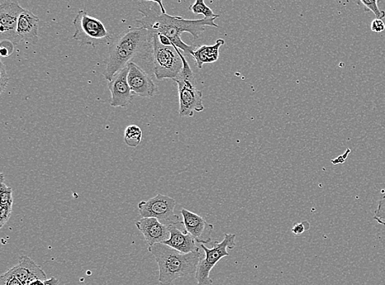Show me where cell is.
I'll list each match as a JSON object with an SVG mask.
<instances>
[{
    "mask_svg": "<svg viewBox=\"0 0 385 285\" xmlns=\"http://www.w3.org/2000/svg\"><path fill=\"white\" fill-rule=\"evenodd\" d=\"M137 9L142 18L136 22L145 28L150 34L162 35L168 38L173 45L185 54L192 55L196 46H189L182 41L183 33L191 34L194 40L201 38L206 27H218L216 18L189 20L178 16H171L166 13L162 1H140Z\"/></svg>",
    "mask_w": 385,
    "mask_h": 285,
    "instance_id": "6da1fadb",
    "label": "cell"
},
{
    "mask_svg": "<svg viewBox=\"0 0 385 285\" xmlns=\"http://www.w3.org/2000/svg\"><path fill=\"white\" fill-rule=\"evenodd\" d=\"M135 59L153 64L152 37L141 27H130L111 41L103 73L104 78L109 82Z\"/></svg>",
    "mask_w": 385,
    "mask_h": 285,
    "instance_id": "7a4b0ae2",
    "label": "cell"
},
{
    "mask_svg": "<svg viewBox=\"0 0 385 285\" xmlns=\"http://www.w3.org/2000/svg\"><path fill=\"white\" fill-rule=\"evenodd\" d=\"M149 251L158 264L161 285H171L176 279L196 273L200 261L205 256L202 251L184 254L163 244L150 246Z\"/></svg>",
    "mask_w": 385,
    "mask_h": 285,
    "instance_id": "3957f363",
    "label": "cell"
},
{
    "mask_svg": "<svg viewBox=\"0 0 385 285\" xmlns=\"http://www.w3.org/2000/svg\"><path fill=\"white\" fill-rule=\"evenodd\" d=\"M183 68L178 77L174 79L178 85L179 96V116L193 117L195 112H202L205 109L203 104V95L197 89L196 77L188 62L181 53Z\"/></svg>",
    "mask_w": 385,
    "mask_h": 285,
    "instance_id": "277c9868",
    "label": "cell"
},
{
    "mask_svg": "<svg viewBox=\"0 0 385 285\" xmlns=\"http://www.w3.org/2000/svg\"><path fill=\"white\" fill-rule=\"evenodd\" d=\"M153 47V72L160 81L175 79L183 68L181 52L175 46L161 44L156 34H150Z\"/></svg>",
    "mask_w": 385,
    "mask_h": 285,
    "instance_id": "5b68a950",
    "label": "cell"
},
{
    "mask_svg": "<svg viewBox=\"0 0 385 285\" xmlns=\"http://www.w3.org/2000/svg\"><path fill=\"white\" fill-rule=\"evenodd\" d=\"M75 32L74 40L80 42V46H97L106 44L112 40L111 33L108 32L99 19L88 15L85 11H80L73 22Z\"/></svg>",
    "mask_w": 385,
    "mask_h": 285,
    "instance_id": "8992f818",
    "label": "cell"
},
{
    "mask_svg": "<svg viewBox=\"0 0 385 285\" xmlns=\"http://www.w3.org/2000/svg\"><path fill=\"white\" fill-rule=\"evenodd\" d=\"M236 235L225 234L221 242H214L212 249H208L204 244L201 248L205 256L198 265L196 279L197 285H213V280L210 277L211 270L222 258L230 256L227 250L234 249L236 246Z\"/></svg>",
    "mask_w": 385,
    "mask_h": 285,
    "instance_id": "52a82bcc",
    "label": "cell"
},
{
    "mask_svg": "<svg viewBox=\"0 0 385 285\" xmlns=\"http://www.w3.org/2000/svg\"><path fill=\"white\" fill-rule=\"evenodd\" d=\"M176 201L172 197L157 194L148 201L139 204V211L141 218H155L162 224L175 225L182 222L174 213Z\"/></svg>",
    "mask_w": 385,
    "mask_h": 285,
    "instance_id": "ba28073f",
    "label": "cell"
},
{
    "mask_svg": "<svg viewBox=\"0 0 385 285\" xmlns=\"http://www.w3.org/2000/svg\"><path fill=\"white\" fill-rule=\"evenodd\" d=\"M18 1L6 0L0 3V40L12 41L18 45L17 35L19 17L24 11Z\"/></svg>",
    "mask_w": 385,
    "mask_h": 285,
    "instance_id": "9c48e42d",
    "label": "cell"
},
{
    "mask_svg": "<svg viewBox=\"0 0 385 285\" xmlns=\"http://www.w3.org/2000/svg\"><path fill=\"white\" fill-rule=\"evenodd\" d=\"M181 214L183 218L185 230L192 236L197 244L205 245L211 243L213 225L209 224L201 216L186 209H183Z\"/></svg>",
    "mask_w": 385,
    "mask_h": 285,
    "instance_id": "30bf717a",
    "label": "cell"
},
{
    "mask_svg": "<svg viewBox=\"0 0 385 285\" xmlns=\"http://www.w3.org/2000/svg\"><path fill=\"white\" fill-rule=\"evenodd\" d=\"M130 66L118 72L111 81L108 82V88L111 93V106L125 108L133 99V92L127 82Z\"/></svg>",
    "mask_w": 385,
    "mask_h": 285,
    "instance_id": "8fae6325",
    "label": "cell"
},
{
    "mask_svg": "<svg viewBox=\"0 0 385 285\" xmlns=\"http://www.w3.org/2000/svg\"><path fill=\"white\" fill-rule=\"evenodd\" d=\"M130 73L127 76V82L130 84L133 94L141 97L152 98L159 92V88L140 66L135 63H130Z\"/></svg>",
    "mask_w": 385,
    "mask_h": 285,
    "instance_id": "7c38bea8",
    "label": "cell"
},
{
    "mask_svg": "<svg viewBox=\"0 0 385 285\" xmlns=\"http://www.w3.org/2000/svg\"><path fill=\"white\" fill-rule=\"evenodd\" d=\"M136 227L145 237L149 248L164 244L170 237V226L165 225L155 218H141L136 222Z\"/></svg>",
    "mask_w": 385,
    "mask_h": 285,
    "instance_id": "4fadbf2b",
    "label": "cell"
},
{
    "mask_svg": "<svg viewBox=\"0 0 385 285\" xmlns=\"http://www.w3.org/2000/svg\"><path fill=\"white\" fill-rule=\"evenodd\" d=\"M40 18L29 11L25 9L19 17L17 35L19 43L24 42L27 45H36L39 41Z\"/></svg>",
    "mask_w": 385,
    "mask_h": 285,
    "instance_id": "5bb4252c",
    "label": "cell"
},
{
    "mask_svg": "<svg viewBox=\"0 0 385 285\" xmlns=\"http://www.w3.org/2000/svg\"><path fill=\"white\" fill-rule=\"evenodd\" d=\"M181 228H184L183 222L178 225L170 226V237L163 244L170 246L171 249L177 250L180 253L188 254L200 251L197 242L195 241L192 236L186 230H183Z\"/></svg>",
    "mask_w": 385,
    "mask_h": 285,
    "instance_id": "9a60e30c",
    "label": "cell"
},
{
    "mask_svg": "<svg viewBox=\"0 0 385 285\" xmlns=\"http://www.w3.org/2000/svg\"><path fill=\"white\" fill-rule=\"evenodd\" d=\"M15 277L24 285H29L36 280H46V274L39 265L29 256H21L18 264L10 269Z\"/></svg>",
    "mask_w": 385,
    "mask_h": 285,
    "instance_id": "2e32d148",
    "label": "cell"
},
{
    "mask_svg": "<svg viewBox=\"0 0 385 285\" xmlns=\"http://www.w3.org/2000/svg\"><path fill=\"white\" fill-rule=\"evenodd\" d=\"M225 40L218 39L215 45L202 46L193 51L192 56L196 62L197 67L202 69L204 64L215 63L220 57V47L225 45Z\"/></svg>",
    "mask_w": 385,
    "mask_h": 285,
    "instance_id": "e0dca14e",
    "label": "cell"
},
{
    "mask_svg": "<svg viewBox=\"0 0 385 285\" xmlns=\"http://www.w3.org/2000/svg\"><path fill=\"white\" fill-rule=\"evenodd\" d=\"M142 140V131L137 125H130L125 131V141L130 146L136 148L141 144Z\"/></svg>",
    "mask_w": 385,
    "mask_h": 285,
    "instance_id": "ac0fdd59",
    "label": "cell"
},
{
    "mask_svg": "<svg viewBox=\"0 0 385 285\" xmlns=\"http://www.w3.org/2000/svg\"><path fill=\"white\" fill-rule=\"evenodd\" d=\"M189 11L195 14H202L206 18H218V14L212 11V9L209 8L203 0H197L195 4L189 6Z\"/></svg>",
    "mask_w": 385,
    "mask_h": 285,
    "instance_id": "d6986e66",
    "label": "cell"
},
{
    "mask_svg": "<svg viewBox=\"0 0 385 285\" xmlns=\"http://www.w3.org/2000/svg\"><path fill=\"white\" fill-rule=\"evenodd\" d=\"M0 177H1V182H0V198H1V202H0V206L13 207V189L8 187L7 185L4 183V176L3 174L0 175Z\"/></svg>",
    "mask_w": 385,
    "mask_h": 285,
    "instance_id": "ffe728a7",
    "label": "cell"
},
{
    "mask_svg": "<svg viewBox=\"0 0 385 285\" xmlns=\"http://www.w3.org/2000/svg\"><path fill=\"white\" fill-rule=\"evenodd\" d=\"M360 2L368 11L373 12L377 19L382 20V19L385 18V12L380 11L377 6L378 2L377 0H374V1H370V0H361Z\"/></svg>",
    "mask_w": 385,
    "mask_h": 285,
    "instance_id": "44dd1931",
    "label": "cell"
},
{
    "mask_svg": "<svg viewBox=\"0 0 385 285\" xmlns=\"http://www.w3.org/2000/svg\"><path fill=\"white\" fill-rule=\"evenodd\" d=\"M0 285H24L13 274L9 269L0 277Z\"/></svg>",
    "mask_w": 385,
    "mask_h": 285,
    "instance_id": "7402d4cb",
    "label": "cell"
},
{
    "mask_svg": "<svg viewBox=\"0 0 385 285\" xmlns=\"http://www.w3.org/2000/svg\"><path fill=\"white\" fill-rule=\"evenodd\" d=\"M374 218L380 225H385V196L379 202L377 211L374 213Z\"/></svg>",
    "mask_w": 385,
    "mask_h": 285,
    "instance_id": "603a6c76",
    "label": "cell"
},
{
    "mask_svg": "<svg viewBox=\"0 0 385 285\" xmlns=\"http://www.w3.org/2000/svg\"><path fill=\"white\" fill-rule=\"evenodd\" d=\"M14 45L12 41H0V55L4 58H7L13 54Z\"/></svg>",
    "mask_w": 385,
    "mask_h": 285,
    "instance_id": "cb8c5ba5",
    "label": "cell"
},
{
    "mask_svg": "<svg viewBox=\"0 0 385 285\" xmlns=\"http://www.w3.org/2000/svg\"><path fill=\"white\" fill-rule=\"evenodd\" d=\"M0 92H4V89L6 88L8 83L9 78L7 74V70L6 65L4 64L3 62H0Z\"/></svg>",
    "mask_w": 385,
    "mask_h": 285,
    "instance_id": "d4e9b609",
    "label": "cell"
},
{
    "mask_svg": "<svg viewBox=\"0 0 385 285\" xmlns=\"http://www.w3.org/2000/svg\"><path fill=\"white\" fill-rule=\"evenodd\" d=\"M13 207L0 206V227L3 228L10 218Z\"/></svg>",
    "mask_w": 385,
    "mask_h": 285,
    "instance_id": "484cf974",
    "label": "cell"
},
{
    "mask_svg": "<svg viewBox=\"0 0 385 285\" xmlns=\"http://www.w3.org/2000/svg\"><path fill=\"white\" fill-rule=\"evenodd\" d=\"M385 30V25L383 20L375 18L372 22V31L375 33H380Z\"/></svg>",
    "mask_w": 385,
    "mask_h": 285,
    "instance_id": "4316f807",
    "label": "cell"
},
{
    "mask_svg": "<svg viewBox=\"0 0 385 285\" xmlns=\"http://www.w3.org/2000/svg\"><path fill=\"white\" fill-rule=\"evenodd\" d=\"M59 280L53 277L46 280H36L29 285H59Z\"/></svg>",
    "mask_w": 385,
    "mask_h": 285,
    "instance_id": "83f0119b",
    "label": "cell"
},
{
    "mask_svg": "<svg viewBox=\"0 0 385 285\" xmlns=\"http://www.w3.org/2000/svg\"><path fill=\"white\" fill-rule=\"evenodd\" d=\"M292 232L294 235H299L303 234L307 230L305 224L302 223H295L292 228Z\"/></svg>",
    "mask_w": 385,
    "mask_h": 285,
    "instance_id": "f1b7e54d",
    "label": "cell"
},
{
    "mask_svg": "<svg viewBox=\"0 0 385 285\" xmlns=\"http://www.w3.org/2000/svg\"><path fill=\"white\" fill-rule=\"evenodd\" d=\"M384 226H385V225H384Z\"/></svg>",
    "mask_w": 385,
    "mask_h": 285,
    "instance_id": "f546056e",
    "label": "cell"
}]
</instances>
